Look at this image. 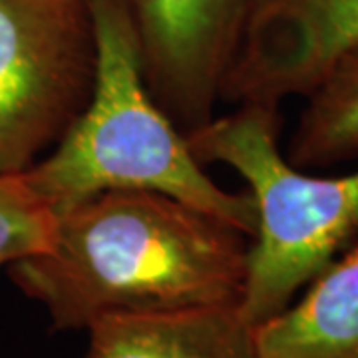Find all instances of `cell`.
Wrapping results in <instances>:
<instances>
[{
    "label": "cell",
    "mask_w": 358,
    "mask_h": 358,
    "mask_svg": "<svg viewBox=\"0 0 358 358\" xmlns=\"http://www.w3.org/2000/svg\"><path fill=\"white\" fill-rule=\"evenodd\" d=\"M88 2L98 38L94 92L64 138L24 171L30 187L54 211L114 189L164 193L251 239V193L225 192L209 178L185 134L148 90L128 0Z\"/></svg>",
    "instance_id": "cell-2"
},
{
    "label": "cell",
    "mask_w": 358,
    "mask_h": 358,
    "mask_svg": "<svg viewBox=\"0 0 358 358\" xmlns=\"http://www.w3.org/2000/svg\"><path fill=\"white\" fill-rule=\"evenodd\" d=\"M56 211L30 187L24 173L0 176V268L52 245Z\"/></svg>",
    "instance_id": "cell-10"
},
{
    "label": "cell",
    "mask_w": 358,
    "mask_h": 358,
    "mask_svg": "<svg viewBox=\"0 0 358 358\" xmlns=\"http://www.w3.org/2000/svg\"><path fill=\"white\" fill-rule=\"evenodd\" d=\"M253 341L255 358H358V235Z\"/></svg>",
    "instance_id": "cell-8"
},
{
    "label": "cell",
    "mask_w": 358,
    "mask_h": 358,
    "mask_svg": "<svg viewBox=\"0 0 358 358\" xmlns=\"http://www.w3.org/2000/svg\"><path fill=\"white\" fill-rule=\"evenodd\" d=\"M279 131V103L243 102L185 134L203 166L235 169L255 201L239 301L253 329L289 307L358 235V169L338 178L310 176L282 155Z\"/></svg>",
    "instance_id": "cell-3"
},
{
    "label": "cell",
    "mask_w": 358,
    "mask_h": 358,
    "mask_svg": "<svg viewBox=\"0 0 358 358\" xmlns=\"http://www.w3.org/2000/svg\"><path fill=\"white\" fill-rule=\"evenodd\" d=\"M249 237L171 195L114 189L56 211L52 245L8 267L56 331L122 313L239 307Z\"/></svg>",
    "instance_id": "cell-1"
},
{
    "label": "cell",
    "mask_w": 358,
    "mask_h": 358,
    "mask_svg": "<svg viewBox=\"0 0 358 358\" xmlns=\"http://www.w3.org/2000/svg\"><path fill=\"white\" fill-rule=\"evenodd\" d=\"M141 72L183 134L215 117L251 0H128Z\"/></svg>",
    "instance_id": "cell-5"
},
{
    "label": "cell",
    "mask_w": 358,
    "mask_h": 358,
    "mask_svg": "<svg viewBox=\"0 0 358 358\" xmlns=\"http://www.w3.org/2000/svg\"><path fill=\"white\" fill-rule=\"evenodd\" d=\"M96 72L88 0H0V176L24 173L64 138Z\"/></svg>",
    "instance_id": "cell-4"
},
{
    "label": "cell",
    "mask_w": 358,
    "mask_h": 358,
    "mask_svg": "<svg viewBox=\"0 0 358 358\" xmlns=\"http://www.w3.org/2000/svg\"><path fill=\"white\" fill-rule=\"evenodd\" d=\"M358 46V0H251L223 98L281 103L307 94L327 68Z\"/></svg>",
    "instance_id": "cell-6"
},
{
    "label": "cell",
    "mask_w": 358,
    "mask_h": 358,
    "mask_svg": "<svg viewBox=\"0 0 358 358\" xmlns=\"http://www.w3.org/2000/svg\"><path fill=\"white\" fill-rule=\"evenodd\" d=\"M287 159L322 169L358 157V46L343 52L308 90Z\"/></svg>",
    "instance_id": "cell-9"
},
{
    "label": "cell",
    "mask_w": 358,
    "mask_h": 358,
    "mask_svg": "<svg viewBox=\"0 0 358 358\" xmlns=\"http://www.w3.org/2000/svg\"><path fill=\"white\" fill-rule=\"evenodd\" d=\"M86 331L84 358H255L239 307L108 315Z\"/></svg>",
    "instance_id": "cell-7"
}]
</instances>
